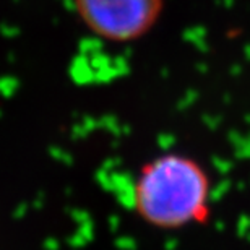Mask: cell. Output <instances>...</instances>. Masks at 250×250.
Returning <instances> with one entry per match:
<instances>
[{
  "instance_id": "2",
  "label": "cell",
  "mask_w": 250,
  "mask_h": 250,
  "mask_svg": "<svg viewBox=\"0 0 250 250\" xmlns=\"http://www.w3.org/2000/svg\"><path fill=\"white\" fill-rule=\"evenodd\" d=\"M80 23L106 42H135L151 33L166 0H72Z\"/></svg>"
},
{
  "instance_id": "1",
  "label": "cell",
  "mask_w": 250,
  "mask_h": 250,
  "mask_svg": "<svg viewBox=\"0 0 250 250\" xmlns=\"http://www.w3.org/2000/svg\"><path fill=\"white\" fill-rule=\"evenodd\" d=\"M132 202L146 224L176 231L207 223L211 214V182L197 159L182 153H164L138 171Z\"/></svg>"
}]
</instances>
